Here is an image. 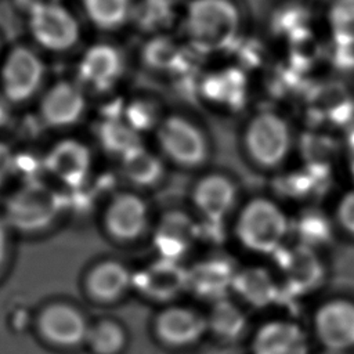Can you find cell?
<instances>
[{
	"label": "cell",
	"mask_w": 354,
	"mask_h": 354,
	"mask_svg": "<svg viewBox=\"0 0 354 354\" xmlns=\"http://www.w3.org/2000/svg\"><path fill=\"white\" fill-rule=\"evenodd\" d=\"M100 142L111 152L123 156L140 145L138 133L122 118H105L98 126Z\"/></svg>",
	"instance_id": "obj_30"
},
{
	"label": "cell",
	"mask_w": 354,
	"mask_h": 354,
	"mask_svg": "<svg viewBox=\"0 0 354 354\" xmlns=\"http://www.w3.org/2000/svg\"><path fill=\"white\" fill-rule=\"evenodd\" d=\"M181 10L174 0H136L131 22L148 36L162 35L171 24L178 26Z\"/></svg>",
	"instance_id": "obj_24"
},
{
	"label": "cell",
	"mask_w": 354,
	"mask_h": 354,
	"mask_svg": "<svg viewBox=\"0 0 354 354\" xmlns=\"http://www.w3.org/2000/svg\"><path fill=\"white\" fill-rule=\"evenodd\" d=\"M246 158L259 169L274 170L289 158L295 145V131L285 112L266 106L250 112L241 131Z\"/></svg>",
	"instance_id": "obj_2"
},
{
	"label": "cell",
	"mask_w": 354,
	"mask_h": 354,
	"mask_svg": "<svg viewBox=\"0 0 354 354\" xmlns=\"http://www.w3.org/2000/svg\"><path fill=\"white\" fill-rule=\"evenodd\" d=\"M189 272V290L203 299L216 301L225 297L228 289L232 288L236 270L223 257H209L196 263Z\"/></svg>",
	"instance_id": "obj_20"
},
{
	"label": "cell",
	"mask_w": 354,
	"mask_h": 354,
	"mask_svg": "<svg viewBox=\"0 0 354 354\" xmlns=\"http://www.w3.org/2000/svg\"><path fill=\"white\" fill-rule=\"evenodd\" d=\"M134 275L119 263L106 260L97 264L87 277V290L98 301L111 303L120 299L133 285Z\"/></svg>",
	"instance_id": "obj_23"
},
{
	"label": "cell",
	"mask_w": 354,
	"mask_h": 354,
	"mask_svg": "<svg viewBox=\"0 0 354 354\" xmlns=\"http://www.w3.org/2000/svg\"><path fill=\"white\" fill-rule=\"evenodd\" d=\"M156 337L170 347H188L207 332L206 315L188 306H169L155 318Z\"/></svg>",
	"instance_id": "obj_11"
},
{
	"label": "cell",
	"mask_w": 354,
	"mask_h": 354,
	"mask_svg": "<svg viewBox=\"0 0 354 354\" xmlns=\"http://www.w3.org/2000/svg\"><path fill=\"white\" fill-rule=\"evenodd\" d=\"M91 166L90 149L80 141L65 138L53 145L44 158V167L69 185H79Z\"/></svg>",
	"instance_id": "obj_17"
},
{
	"label": "cell",
	"mask_w": 354,
	"mask_h": 354,
	"mask_svg": "<svg viewBox=\"0 0 354 354\" xmlns=\"http://www.w3.org/2000/svg\"><path fill=\"white\" fill-rule=\"evenodd\" d=\"M297 230L303 245L314 249L315 245L322 243L329 236V223L318 212H308L297 221Z\"/></svg>",
	"instance_id": "obj_32"
},
{
	"label": "cell",
	"mask_w": 354,
	"mask_h": 354,
	"mask_svg": "<svg viewBox=\"0 0 354 354\" xmlns=\"http://www.w3.org/2000/svg\"><path fill=\"white\" fill-rule=\"evenodd\" d=\"M105 224L111 235L120 241L138 238L148 224V207L142 198L134 194H122L109 205Z\"/></svg>",
	"instance_id": "obj_19"
},
{
	"label": "cell",
	"mask_w": 354,
	"mask_h": 354,
	"mask_svg": "<svg viewBox=\"0 0 354 354\" xmlns=\"http://www.w3.org/2000/svg\"><path fill=\"white\" fill-rule=\"evenodd\" d=\"M47 66L40 50L28 44H14L0 65V94L12 105L32 101L43 90Z\"/></svg>",
	"instance_id": "obj_6"
},
{
	"label": "cell",
	"mask_w": 354,
	"mask_h": 354,
	"mask_svg": "<svg viewBox=\"0 0 354 354\" xmlns=\"http://www.w3.org/2000/svg\"><path fill=\"white\" fill-rule=\"evenodd\" d=\"M122 166L130 181L142 187L156 184L163 176L162 160L141 144L122 156Z\"/></svg>",
	"instance_id": "obj_29"
},
{
	"label": "cell",
	"mask_w": 354,
	"mask_h": 354,
	"mask_svg": "<svg viewBox=\"0 0 354 354\" xmlns=\"http://www.w3.org/2000/svg\"><path fill=\"white\" fill-rule=\"evenodd\" d=\"M242 73V68L234 66V69L212 72L205 76L199 84L202 101L206 104H214L218 109L224 111L239 106L246 90Z\"/></svg>",
	"instance_id": "obj_22"
},
{
	"label": "cell",
	"mask_w": 354,
	"mask_h": 354,
	"mask_svg": "<svg viewBox=\"0 0 354 354\" xmlns=\"http://www.w3.org/2000/svg\"><path fill=\"white\" fill-rule=\"evenodd\" d=\"M207 319V330L227 340L238 339L246 328V315L238 304L223 297L213 301Z\"/></svg>",
	"instance_id": "obj_28"
},
{
	"label": "cell",
	"mask_w": 354,
	"mask_h": 354,
	"mask_svg": "<svg viewBox=\"0 0 354 354\" xmlns=\"http://www.w3.org/2000/svg\"><path fill=\"white\" fill-rule=\"evenodd\" d=\"M196 227L191 217L181 212L167 213L155 234V248L160 259L178 261L192 246Z\"/></svg>",
	"instance_id": "obj_21"
},
{
	"label": "cell",
	"mask_w": 354,
	"mask_h": 354,
	"mask_svg": "<svg viewBox=\"0 0 354 354\" xmlns=\"http://www.w3.org/2000/svg\"><path fill=\"white\" fill-rule=\"evenodd\" d=\"M136 0H82L87 21L102 32H113L131 22Z\"/></svg>",
	"instance_id": "obj_27"
},
{
	"label": "cell",
	"mask_w": 354,
	"mask_h": 354,
	"mask_svg": "<svg viewBox=\"0 0 354 354\" xmlns=\"http://www.w3.org/2000/svg\"><path fill=\"white\" fill-rule=\"evenodd\" d=\"M194 57L180 36L169 33L149 36L141 50V61L147 69L173 77H180Z\"/></svg>",
	"instance_id": "obj_16"
},
{
	"label": "cell",
	"mask_w": 354,
	"mask_h": 354,
	"mask_svg": "<svg viewBox=\"0 0 354 354\" xmlns=\"http://www.w3.org/2000/svg\"><path fill=\"white\" fill-rule=\"evenodd\" d=\"M236 185L225 174L209 173L201 177L192 188V205L209 223H221L234 209Z\"/></svg>",
	"instance_id": "obj_12"
},
{
	"label": "cell",
	"mask_w": 354,
	"mask_h": 354,
	"mask_svg": "<svg viewBox=\"0 0 354 354\" xmlns=\"http://www.w3.org/2000/svg\"><path fill=\"white\" fill-rule=\"evenodd\" d=\"M155 138L162 155L178 167L196 169L209 159V136L188 112L165 113L155 129Z\"/></svg>",
	"instance_id": "obj_4"
},
{
	"label": "cell",
	"mask_w": 354,
	"mask_h": 354,
	"mask_svg": "<svg viewBox=\"0 0 354 354\" xmlns=\"http://www.w3.org/2000/svg\"><path fill=\"white\" fill-rule=\"evenodd\" d=\"M87 111L86 90L77 80L62 79L40 95L37 115L40 122L50 129H66L82 120Z\"/></svg>",
	"instance_id": "obj_8"
},
{
	"label": "cell",
	"mask_w": 354,
	"mask_h": 354,
	"mask_svg": "<svg viewBox=\"0 0 354 354\" xmlns=\"http://www.w3.org/2000/svg\"><path fill=\"white\" fill-rule=\"evenodd\" d=\"M77 82L84 90L104 93L123 77L126 59L122 50L111 43H95L84 50L77 62Z\"/></svg>",
	"instance_id": "obj_9"
},
{
	"label": "cell",
	"mask_w": 354,
	"mask_h": 354,
	"mask_svg": "<svg viewBox=\"0 0 354 354\" xmlns=\"http://www.w3.org/2000/svg\"><path fill=\"white\" fill-rule=\"evenodd\" d=\"M279 267L292 288L300 293L315 289L324 279V266L314 249L299 243L290 249H281Z\"/></svg>",
	"instance_id": "obj_18"
},
{
	"label": "cell",
	"mask_w": 354,
	"mask_h": 354,
	"mask_svg": "<svg viewBox=\"0 0 354 354\" xmlns=\"http://www.w3.org/2000/svg\"><path fill=\"white\" fill-rule=\"evenodd\" d=\"M90 325L84 315L65 303L47 306L39 315V330L43 337L59 347H75L86 342Z\"/></svg>",
	"instance_id": "obj_13"
},
{
	"label": "cell",
	"mask_w": 354,
	"mask_h": 354,
	"mask_svg": "<svg viewBox=\"0 0 354 354\" xmlns=\"http://www.w3.org/2000/svg\"><path fill=\"white\" fill-rule=\"evenodd\" d=\"M133 285L153 300L167 301L189 290V272L178 261L160 259L138 272Z\"/></svg>",
	"instance_id": "obj_15"
},
{
	"label": "cell",
	"mask_w": 354,
	"mask_h": 354,
	"mask_svg": "<svg viewBox=\"0 0 354 354\" xmlns=\"http://www.w3.org/2000/svg\"><path fill=\"white\" fill-rule=\"evenodd\" d=\"M11 118V105L0 94V129L4 127Z\"/></svg>",
	"instance_id": "obj_36"
},
{
	"label": "cell",
	"mask_w": 354,
	"mask_h": 354,
	"mask_svg": "<svg viewBox=\"0 0 354 354\" xmlns=\"http://www.w3.org/2000/svg\"><path fill=\"white\" fill-rule=\"evenodd\" d=\"M335 218L337 225L348 235L354 236V188L342 195L336 205Z\"/></svg>",
	"instance_id": "obj_33"
},
{
	"label": "cell",
	"mask_w": 354,
	"mask_h": 354,
	"mask_svg": "<svg viewBox=\"0 0 354 354\" xmlns=\"http://www.w3.org/2000/svg\"><path fill=\"white\" fill-rule=\"evenodd\" d=\"M313 329L319 344L332 353L354 348V301L330 299L314 313Z\"/></svg>",
	"instance_id": "obj_10"
},
{
	"label": "cell",
	"mask_w": 354,
	"mask_h": 354,
	"mask_svg": "<svg viewBox=\"0 0 354 354\" xmlns=\"http://www.w3.org/2000/svg\"><path fill=\"white\" fill-rule=\"evenodd\" d=\"M8 250V224L4 217H0V270L4 264Z\"/></svg>",
	"instance_id": "obj_35"
},
{
	"label": "cell",
	"mask_w": 354,
	"mask_h": 354,
	"mask_svg": "<svg viewBox=\"0 0 354 354\" xmlns=\"http://www.w3.org/2000/svg\"><path fill=\"white\" fill-rule=\"evenodd\" d=\"M246 24V7L241 0H187L178 36L195 57H217L238 46L248 35Z\"/></svg>",
	"instance_id": "obj_1"
},
{
	"label": "cell",
	"mask_w": 354,
	"mask_h": 354,
	"mask_svg": "<svg viewBox=\"0 0 354 354\" xmlns=\"http://www.w3.org/2000/svg\"><path fill=\"white\" fill-rule=\"evenodd\" d=\"M245 303L253 307L271 304L278 295V286L270 272L260 267L236 270L231 288Z\"/></svg>",
	"instance_id": "obj_25"
},
{
	"label": "cell",
	"mask_w": 354,
	"mask_h": 354,
	"mask_svg": "<svg viewBox=\"0 0 354 354\" xmlns=\"http://www.w3.org/2000/svg\"><path fill=\"white\" fill-rule=\"evenodd\" d=\"M95 354H118L126 343L123 328L115 321H100L90 326L86 339Z\"/></svg>",
	"instance_id": "obj_31"
},
{
	"label": "cell",
	"mask_w": 354,
	"mask_h": 354,
	"mask_svg": "<svg viewBox=\"0 0 354 354\" xmlns=\"http://www.w3.org/2000/svg\"><path fill=\"white\" fill-rule=\"evenodd\" d=\"M348 156H350V167L351 173L354 176V133L350 136V142H348Z\"/></svg>",
	"instance_id": "obj_37"
},
{
	"label": "cell",
	"mask_w": 354,
	"mask_h": 354,
	"mask_svg": "<svg viewBox=\"0 0 354 354\" xmlns=\"http://www.w3.org/2000/svg\"><path fill=\"white\" fill-rule=\"evenodd\" d=\"M289 230L290 223L283 209L264 196L246 202L234 227L238 242L259 254H277L283 248Z\"/></svg>",
	"instance_id": "obj_3"
},
{
	"label": "cell",
	"mask_w": 354,
	"mask_h": 354,
	"mask_svg": "<svg viewBox=\"0 0 354 354\" xmlns=\"http://www.w3.org/2000/svg\"><path fill=\"white\" fill-rule=\"evenodd\" d=\"M26 28L36 48L51 54L69 53L82 36L77 17L55 0L32 3L26 10Z\"/></svg>",
	"instance_id": "obj_5"
},
{
	"label": "cell",
	"mask_w": 354,
	"mask_h": 354,
	"mask_svg": "<svg viewBox=\"0 0 354 354\" xmlns=\"http://www.w3.org/2000/svg\"><path fill=\"white\" fill-rule=\"evenodd\" d=\"M252 354H310V342L301 326L288 319H271L254 332Z\"/></svg>",
	"instance_id": "obj_14"
},
{
	"label": "cell",
	"mask_w": 354,
	"mask_h": 354,
	"mask_svg": "<svg viewBox=\"0 0 354 354\" xmlns=\"http://www.w3.org/2000/svg\"><path fill=\"white\" fill-rule=\"evenodd\" d=\"M58 198L47 187L29 183L17 191L7 203L6 221L17 230L33 232L46 228L58 213Z\"/></svg>",
	"instance_id": "obj_7"
},
{
	"label": "cell",
	"mask_w": 354,
	"mask_h": 354,
	"mask_svg": "<svg viewBox=\"0 0 354 354\" xmlns=\"http://www.w3.org/2000/svg\"><path fill=\"white\" fill-rule=\"evenodd\" d=\"M15 160L17 155L12 148L7 142L0 141V187L15 171Z\"/></svg>",
	"instance_id": "obj_34"
},
{
	"label": "cell",
	"mask_w": 354,
	"mask_h": 354,
	"mask_svg": "<svg viewBox=\"0 0 354 354\" xmlns=\"http://www.w3.org/2000/svg\"><path fill=\"white\" fill-rule=\"evenodd\" d=\"M324 26L335 50L354 54V0H329Z\"/></svg>",
	"instance_id": "obj_26"
}]
</instances>
